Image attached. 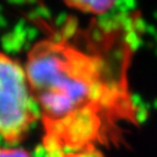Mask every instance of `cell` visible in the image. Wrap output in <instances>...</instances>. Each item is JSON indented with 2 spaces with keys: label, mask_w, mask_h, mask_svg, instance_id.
I'll use <instances>...</instances> for the list:
<instances>
[{
  "label": "cell",
  "mask_w": 157,
  "mask_h": 157,
  "mask_svg": "<svg viewBox=\"0 0 157 157\" xmlns=\"http://www.w3.org/2000/svg\"><path fill=\"white\" fill-rule=\"evenodd\" d=\"M39 117L25 65L0 52V137L20 142Z\"/></svg>",
  "instance_id": "7a4b0ae2"
},
{
  "label": "cell",
  "mask_w": 157,
  "mask_h": 157,
  "mask_svg": "<svg viewBox=\"0 0 157 157\" xmlns=\"http://www.w3.org/2000/svg\"><path fill=\"white\" fill-rule=\"evenodd\" d=\"M63 157H105L102 152L98 149V147H89L78 151L69 152Z\"/></svg>",
  "instance_id": "277c9868"
},
{
  "label": "cell",
  "mask_w": 157,
  "mask_h": 157,
  "mask_svg": "<svg viewBox=\"0 0 157 157\" xmlns=\"http://www.w3.org/2000/svg\"><path fill=\"white\" fill-rule=\"evenodd\" d=\"M0 157H32V155L22 148H2Z\"/></svg>",
  "instance_id": "5b68a950"
},
{
  "label": "cell",
  "mask_w": 157,
  "mask_h": 157,
  "mask_svg": "<svg viewBox=\"0 0 157 157\" xmlns=\"http://www.w3.org/2000/svg\"><path fill=\"white\" fill-rule=\"evenodd\" d=\"M25 69L49 157L97 147L114 135L117 122L134 124L126 73L117 76L100 54L67 40H42L29 50Z\"/></svg>",
  "instance_id": "6da1fadb"
},
{
  "label": "cell",
  "mask_w": 157,
  "mask_h": 157,
  "mask_svg": "<svg viewBox=\"0 0 157 157\" xmlns=\"http://www.w3.org/2000/svg\"><path fill=\"white\" fill-rule=\"evenodd\" d=\"M64 4L84 14L90 15H105L112 11L118 0H63Z\"/></svg>",
  "instance_id": "3957f363"
}]
</instances>
